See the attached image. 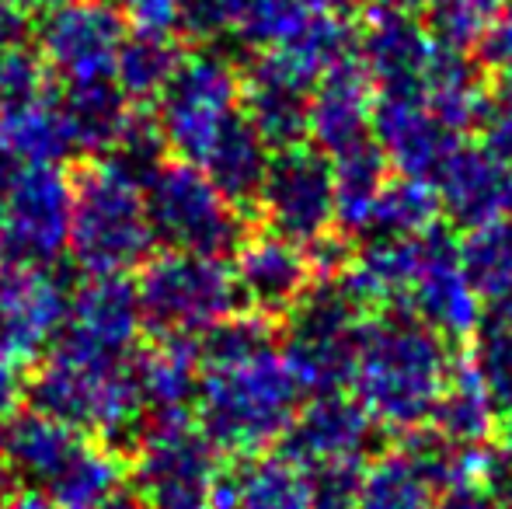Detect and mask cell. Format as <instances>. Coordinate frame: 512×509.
I'll return each instance as SVG.
<instances>
[{
  "mask_svg": "<svg viewBox=\"0 0 512 509\" xmlns=\"http://www.w3.org/2000/svg\"><path fill=\"white\" fill-rule=\"evenodd\" d=\"M453 374L446 339L408 311H384L363 321L352 367V398L394 433H411L432 419Z\"/></svg>",
  "mask_w": 512,
  "mask_h": 509,
  "instance_id": "cell-1",
  "label": "cell"
},
{
  "mask_svg": "<svg viewBox=\"0 0 512 509\" xmlns=\"http://www.w3.org/2000/svg\"><path fill=\"white\" fill-rule=\"evenodd\" d=\"M300 398L304 391L276 349L244 360L203 363L196 391L199 429L223 454H262L290 433Z\"/></svg>",
  "mask_w": 512,
  "mask_h": 509,
  "instance_id": "cell-2",
  "label": "cell"
},
{
  "mask_svg": "<svg viewBox=\"0 0 512 509\" xmlns=\"http://www.w3.org/2000/svg\"><path fill=\"white\" fill-rule=\"evenodd\" d=\"M28 401L35 412L95 436L112 450H133L147 426L140 387L129 360H95L56 346L28 381Z\"/></svg>",
  "mask_w": 512,
  "mask_h": 509,
  "instance_id": "cell-3",
  "label": "cell"
},
{
  "mask_svg": "<svg viewBox=\"0 0 512 509\" xmlns=\"http://www.w3.org/2000/svg\"><path fill=\"white\" fill-rule=\"evenodd\" d=\"M157 238L147 217V196L136 178L98 157L74 178L70 255L88 276H126L154 252Z\"/></svg>",
  "mask_w": 512,
  "mask_h": 509,
  "instance_id": "cell-4",
  "label": "cell"
},
{
  "mask_svg": "<svg viewBox=\"0 0 512 509\" xmlns=\"http://www.w3.org/2000/svg\"><path fill=\"white\" fill-rule=\"evenodd\" d=\"M366 307L342 276H317L286 314L283 360L304 394H335L352 381Z\"/></svg>",
  "mask_w": 512,
  "mask_h": 509,
  "instance_id": "cell-5",
  "label": "cell"
},
{
  "mask_svg": "<svg viewBox=\"0 0 512 509\" xmlns=\"http://www.w3.org/2000/svg\"><path fill=\"white\" fill-rule=\"evenodd\" d=\"M143 328L154 335L203 339L213 325L237 314L241 290L234 269L213 255L164 252L143 262L136 279Z\"/></svg>",
  "mask_w": 512,
  "mask_h": 509,
  "instance_id": "cell-6",
  "label": "cell"
},
{
  "mask_svg": "<svg viewBox=\"0 0 512 509\" xmlns=\"http://www.w3.org/2000/svg\"><path fill=\"white\" fill-rule=\"evenodd\" d=\"M129 457L126 478L143 509H213L220 499L216 447L189 419H147Z\"/></svg>",
  "mask_w": 512,
  "mask_h": 509,
  "instance_id": "cell-7",
  "label": "cell"
},
{
  "mask_svg": "<svg viewBox=\"0 0 512 509\" xmlns=\"http://www.w3.org/2000/svg\"><path fill=\"white\" fill-rule=\"evenodd\" d=\"M154 238L168 252L213 255L237 252L244 234V213L209 182L199 164L168 161L143 189Z\"/></svg>",
  "mask_w": 512,
  "mask_h": 509,
  "instance_id": "cell-8",
  "label": "cell"
},
{
  "mask_svg": "<svg viewBox=\"0 0 512 509\" xmlns=\"http://www.w3.org/2000/svg\"><path fill=\"white\" fill-rule=\"evenodd\" d=\"M241 112V74L213 49L185 53L157 98V126L178 161L199 164L230 116Z\"/></svg>",
  "mask_w": 512,
  "mask_h": 509,
  "instance_id": "cell-9",
  "label": "cell"
},
{
  "mask_svg": "<svg viewBox=\"0 0 512 509\" xmlns=\"http://www.w3.org/2000/svg\"><path fill=\"white\" fill-rule=\"evenodd\" d=\"M4 252L11 262L53 265L70 245L74 178L60 164H21L4 196Z\"/></svg>",
  "mask_w": 512,
  "mask_h": 509,
  "instance_id": "cell-10",
  "label": "cell"
},
{
  "mask_svg": "<svg viewBox=\"0 0 512 509\" xmlns=\"http://www.w3.org/2000/svg\"><path fill=\"white\" fill-rule=\"evenodd\" d=\"M258 210L272 234L300 248L328 238L335 227L331 157L307 143L276 150L258 196Z\"/></svg>",
  "mask_w": 512,
  "mask_h": 509,
  "instance_id": "cell-11",
  "label": "cell"
},
{
  "mask_svg": "<svg viewBox=\"0 0 512 509\" xmlns=\"http://www.w3.org/2000/svg\"><path fill=\"white\" fill-rule=\"evenodd\" d=\"M122 42L126 21L108 0H70L39 25V56L67 88L112 81Z\"/></svg>",
  "mask_w": 512,
  "mask_h": 509,
  "instance_id": "cell-12",
  "label": "cell"
},
{
  "mask_svg": "<svg viewBox=\"0 0 512 509\" xmlns=\"http://www.w3.org/2000/svg\"><path fill=\"white\" fill-rule=\"evenodd\" d=\"M422 245V269L401 311L415 314L446 342L471 339L485 321V304L460 265V241L453 238L450 227L432 224L422 234Z\"/></svg>",
  "mask_w": 512,
  "mask_h": 509,
  "instance_id": "cell-13",
  "label": "cell"
},
{
  "mask_svg": "<svg viewBox=\"0 0 512 509\" xmlns=\"http://www.w3.org/2000/svg\"><path fill=\"white\" fill-rule=\"evenodd\" d=\"M70 311V290L53 265H0V353L32 360L60 339Z\"/></svg>",
  "mask_w": 512,
  "mask_h": 509,
  "instance_id": "cell-14",
  "label": "cell"
},
{
  "mask_svg": "<svg viewBox=\"0 0 512 509\" xmlns=\"http://www.w3.org/2000/svg\"><path fill=\"white\" fill-rule=\"evenodd\" d=\"M373 140L384 150L391 171L429 185H436L450 157L460 150L457 129L446 126L415 91H377Z\"/></svg>",
  "mask_w": 512,
  "mask_h": 509,
  "instance_id": "cell-15",
  "label": "cell"
},
{
  "mask_svg": "<svg viewBox=\"0 0 512 509\" xmlns=\"http://www.w3.org/2000/svg\"><path fill=\"white\" fill-rule=\"evenodd\" d=\"M143 332L136 283L126 276H88L70 293L67 325L56 346L95 360H129Z\"/></svg>",
  "mask_w": 512,
  "mask_h": 509,
  "instance_id": "cell-16",
  "label": "cell"
},
{
  "mask_svg": "<svg viewBox=\"0 0 512 509\" xmlns=\"http://www.w3.org/2000/svg\"><path fill=\"white\" fill-rule=\"evenodd\" d=\"M283 440L286 457L300 468L324 461H366L377 440V419L342 391L314 394L310 405L297 412Z\"/></svg>",
  "mask_w": 512,
  "mask_h": 509,
  "instance_id": "cell-17",
  "label": "cell"
},
{
  "mask_svg": "<svg viewBox=\"0 0 512 509\" xmlns=\"http://www.w3.org/2000/svg\"><path fill=\"white\" fill-rule=\"evenodd\" d=\"M439 42L415 14L377 7L356 39V60L377 91H422Z\"/></svg>",
  "mask_w": 512,
  "mask_h": 509,
  "instance_id": "cell-18",
  "label": "cell"
},
{
  "mask_svg": "<svg viewBox=\"0 0 512 509\" xmlns=\"http://www.w3.org/2000/svg\"><path fill=\"white\" fill-rule=\"evenodd\" d=\"M241 290V304L265 318H286L304 290L314 283L307 248L279 238V234H248L230 265Z\"/></svg>",
  "mask_w": 512,
  "mask_h": 509,
  "instance_id": "cell-19",
  "label": "cell"
},
{
  "mask_svg": "<svg viewBox=\"0 0 512 509\" xmlns=\"http://www.w3.org/2000/svg\"><path fill=\"white\" fill-rule=\"evenodd\" d=\"M373 105H377V88L352 53L349 60L335 63L310 91L307 136L328 157L359 147L373 140Z\"/></svg>",
  "mask_w": 512,
  "mask_h": 509,
  "instance_id": "cell-20",
  "label": "cell"
},
{
  "mask_svg": "<svg viewBox=\"0 0 512 509\" xmlns=\"http://www.w3.org/2000/svg\"><path fill=\"white\" fill-rule=\"evenodd\" d=\"M439 213L464 231L512 217V164L495 157L488 147H464L450 157L436 178Z\"/></svg>",
  "mask_w": 512,
  "mask_h": 509,
  "instance_id": "cell-21",
  "label": "cell"
},
{
  "mask_svg": "<svg viewBox=\"0 0 512 509\" xmlns=\"http://www.w3.org/2000/svg\"><path fill=\"white\" fill-rule=\"evenodd\" d=\"M136 387H140L147 419H185L189 405H196L203 356L199 339L185 335H154L150 346H140L129 356Z\"/></svg>",
  "mask_w": 512,
  "mask_h": 509,
  "instance_id": "cell-22",
  "label": "cell"
},
{
  "mask_svg": "<svg viewBox=\"0 0 512 509\" xmlns=\"http://www.w3.org/2000/svg\"><path fill=\"white\" fill-rule=\"evenodd\" d=\"M84 433L42 412H18L0 429V464L25 485H53L84 450Z\"/></svg>",
  "mask_w": 512,
  "mask_h": 509,
  "instance_id": "cell-23",
  "label": "cell"
},
{
  "mask_svg": "<svg viewBox=\"0 0 512 509\" xmlns=\"http://www.w3.org/2000/svg\"><path fill=\"white\" fill-rule=\"evenodd\" d=\"M269 143L265 136L251 126V119L244 112H234L230 123L220 129V136L213 140V147L206 150V157L199 161V168L209 175V182L230 199L241 213L255 210L258 196H262L265 175H269Z\"/></svg>",
  "mask_w": 512,
  "mask_h": 509,
  "instance_id": "cell-24",
  "label": "cell"
},
{
  "mask_svg": "<svg viewBox=\"0 0 512 509\" xmlns=\"http://www.w3.org/2000/svg\"><path fill=\"white\" fill-rule=\"evenodd\" d=\"M418 95H422V102L429 105L446 126L464 133V129L478 126L492 88H488V81H485V67H481L471 53L439 46L429 70H425V81Z\"/></svg>",
  "mask_w": 512,
  "mask_h": 509,
  "instance_id": "cell-25",
  "label": "cell"
},
{
  "mask_svg": "<svg viewBox=\"0 0 512 509\" xmlns=\"http://www.w3.org/2000/svg\"><path fill=\"white\" fill-rule=\"evenodd\" d=\"M63 116H67L74 150L88 157H105L126 133L136 105L119 91L115 81H91L70 84L67 95L60 98Z\"/></svg>",
  "mask_w": 512,
  "mask_h": 509,
  "instance_id": "cell-26",
  "label": "cell"
},
{
  "mask_svg": "<svg viewBox=\"0 0 512 509\" xmlns=\"http://www.w3.org/2000/svg\"><path fill=\"white\" fill-rule=\"evenodd\" d=\"M220 506L230 509H310L307 475L286 454H251L230 475L220 492Z\"/></svg>",
  "mask_w": 512,
  "mask_h": 509,
  "instance_id": "cell-27",
  "label": "cell"
},
{
  "mask_svg": "<svg viewBox=\"0 0 512 509\" xmlns=\"http://www.w3.org/2000/svg\"><path fill=\"white\" fill-rule=\"evenodd\" d=\"M331 178H335V227L349 238H363L373 217L384 185L391 182V164L377 140H366L331 157Z\"/></svg>",
  "mask_w": 512,
  "mask_h": 509,
  "instance_id": "cell-28",
  "label": "cell"
},
{
  "mask_svg": "<svg viewBox=\"0 0 512 509\" xmlns=\"http://www.w3.org/2000/svg\"><path fill=\"white\" fill-rule=\"evenodd\" d=\"M499 408L488 398L485 384L471 370V363H453V374L439 394L436 408H432L429 426L436 429L443 440L457 443V447H485L495 433L499 422Z\"/></svg>",
  "mask_w": 512,
  "mask_h": 509,
  "instance_id": "cell-29",
  "label": "cell"
},
{
  "mask_svg": "<svg viewBox=\"0 0 512 509\" xmlns=\"http://www.w3.org/2000/svg\"><path fill=\"white\" fill-rule=\"evenodd\" d=\"M0 140L21 164H60L74 157V136L60 98L46 95L0 116Z\"/></svg>",
  "mask_w": 512,
  "mask_h": 509,
  "instance_id": "cell-30",
  "label": "cell"
},
{
  "mask_svg": "<svg viewBox=\"0 0 512 509\" xmlns=\"http://www.w3.org/2000/svg\"><path fill=\"white\" fill-rule=\"evenodd\" d=\"M182 56L185 53L178 49L175 39L136 32L133 39L122 42L112 81L119 84V91L133 105L157 102V98H161V91L168 88V81L175 77Z\"/></svg>",
  "mask_w": 512,
  "mask_h": 509,
  "instance_id": "cell-31",
  "label": "cell"
},
{
  "mask_svg": "<svg viewBox=\"0 0 512 509\" xmlns=\"http://www.w3.org/2000/svg\"><path fill=\"white\" fill-rule=\"evenodd\" d=\"M122 485H126V461L119 450L88 440L81 454L67 464V471L49 485V496L63 509H98Z\"/></svg>",
  "mask_w": 512,
  "mask_h": 509,
  "instance_id": "cell-32",
  "label": "cell"
},
{
  "mask_svg": "<svg viewBox=\"0 0 512 509\" xmlns=\"http://www.w3.org/2000/svg\"><path fill=\"white\" fill-rule=\"evenodd\" d=\"M439 489L401 450L366 464L356 509H436Z\"/></svg>",
  "mask_w": 512,
  "mask_h": 509,
  "instance_id": "cell-33",
  "label": "cell"
},
{
  "mask_svg": "<svg viewBox=\"0 0 512 509\" xmlns=\"http://www.w3.org/2000/svg\"><path fill=\"white\" fill-rule=\"evenodd\" d=\"M439 224V199L429 182L418 178H391L380 192L363 238H415Z\"/></svg>",
  "mask_w": 512,
  "mask_h": 509,
  "instance_id": "cell-34",
  "label": "cell"
},
{
  "mask_svg": "<svg viewBox=\"0 0 512 509\" xmlns=\"http://www.w3.org/2000/svg\"><path fill=\"white\" fill-rule=\"evenodd\" d=\"M460 265L481 304L512 293V217L467 231V238L460 241Z\"/></svg>",
  "mask_w": 512,
  "mask_h": 509,
  "instance_id": "cell-35",
  "label": "cell"
},
{
  "mask_svg": "<svg viewBox=\"0 0 512 509\" xmlns=\"http://www.w3.org/2000/svg\"><path fill=\"white\" fill-rule=\"evenodd\" d=\"M506 4L509 0H443V4L432 11L429 32L436 35L439 46L471 53Z\"/></svg>",
  "mask_w": 512,
  "mask_h": 509,
  "instance_id": "cell-36",
  "label": "cell"
},
{
  "mask_svg": "<svg viewBox=\"0 0 512 509\" xmlns=\"http://www.w3.org/2000/svg\"><path fill=\"white\" fill-rule=\"evenodd\" d=\"M467 363L485 384L499 415L512 419V328L485 325V332L474 339V353Z\"/></svg>",
  "mask_w": 512,
  "mask_h": 509,
  "instance_id": "cell-37",
  "label": "cell"
},
{
  "mask_svg": "<svg viewBox=\"0 0 512 509\" xmlns=\"http://www.w3.org/2000/svg\"><path fill=\"white\" fill-rule=\"evenodd\" d=\"M49 95V67L28 46L0 53V116Z\"/></svg>",
  "mask_w": 512,
  "mask_h": 509,
  "instance_id": "cell-38",
  "label": "cell"
},
{
  "mask_svg": "<svg viewBox=\"0 0 512 509\" xmlns=\"http://www.w3.org/2000/svg\"><path fill=\"white\" fill-rule=\"evenodd\" d=\"M310 509H356L366 461H324L304 468Z\"/></svg>",
  "mask_w": 512,
  "mask_h": 509,
  "instance_id": "cell-39",
  "label": "cell"
},
{
  "mask_svg": "<svg viewBox=\"0 0 512 509\" xmlns=\"http://www.w3.org/2000/svg\"><path fill=\"white\" fill-rule=\"evenodd\" d=\"M481 147H488L495 157L512 164V74L495 77V88L488 95V105L478 119Z\"/></svg>",
  "mask_w": 512,
  "mask_h": 509,
  "instance_id": "cell-40",
  "label": "cell"
},
{
  "mask_svg": "<svg viewBox=\"0 0 512 509\" xmlns=\"http://www.w3.org/2000/svg\"><path fill=\"white\" fill-rule=\"evenodd\" d=\"M129 21L140 35H164L175 39L185 28V11L189 0H126Z\"/></svg>",
  "mask_w": 512,
  "mask_h": 509,
  "instance_id": "cell-41",
  "label": "cell"
},
{
  "mask_svg": "<svg viewBox=\"0 0 512 509\" xmlns=\"http://www.w3.org/2000/svg\"><path fill=\"white\" fill-rule=\"evenodd\" d=\"M478 63L492 70L495 77L512 74V0L499 11V18L488 25L478 42Z\"/></svg>",
  "mask_w": 512,
  "mask_h": 509,
  "instance_id": "cell-42",
  "label": "cell"
},
{
  "mask_svg": "<svg viewBox=\"0 0 512 509\" xmlns=\"http://www.w3.org/2000/svg\"><path fill=\"white\" fill-rule=\"evenodd\" d=\"M28 381H32V374H28L25 360L0 353V429H4L28 401Z\"/></svg>",
  "mask_w": 512,
  "mask_h": 509,
  "instance_id": "cell-43",
  "label": "cell"
},
{
  "mask_svg": "<svg viewBox=\"0 0 512 509\" xmlns=\"http://www.w3.org/2000/svg\"><path fill=\"white\" fill-rule=\"evenodd\" d=\"M32 35V11L18 0H0V53L28 46Z\"/></svg>",
  "mask_w": 512,
  "mask_h": 509,
  "instance_id": "cell-44",
  "label": "cell"
},
{
  "mask_svg": "<svg viewBox=\"0 0 512 509\" xmlns=\"http://www.w3.org/2000/svg\"><path fill=\"white\" fill-rule=\"evenodd\" d=\"M436 509H502L495 503V496L478 482H467V485H453L439 496Z\"/></svg>",
  "mask_w": 512,
  "mask_h": 509,
  "instance_id": "cell-45",
  "label": "cell"
},
{
  "mask_svg": "<svg viewBox=\"0 0 512 509\" xmlns=\"http://www.w3.org/2000/svg\"><path fill=\"white\" fill-rule=\"evenodd\" d=\"M0 509H63L49 492H42L39 485H21L18 492L7 496V503Z\"/></svg>",
  "mask_w": 512,
  "mask_h": 509,
  "instance_id": "cell-46",
  "label": "cell"
},
{
  "mask_svg": "<svg viewBox=\"0 0 512 509\" xmlns=\"http://www.w3.org/2000/svg\"><path fill=\"white\" fill-rule=\"evenodd\" d=\"M485 314H488V325L512 328V293H506V297H499V300H488Z\"/></svg>",
  "mask_w": 512,
  "mask_h": 509,
  "instance_id": "cell-47",
  "label": "cell"
},
{
  "mask_svg": "<svg viewBox=\"0 0 512 509\" xmlns=\"http://www.w3.org/2000/svg\"><path fill=\"white\" fill-rule=\"evenodd\" d=\"M380 7H391V11H401V14H432L443 0H377Z\"/></svg>",
  "mask_w": 512,
  "mask_h": 509,
  "instance_id": "cell-48",
  "label": "cell"
},
{
  "mask_svg": "<svg viewBox=\"0 0 512 509\" xmlns=\"http://www.w3.org/2000/svg\"><path fill=\"white\" fill-rule=\"evenodd\" d=\"M18 4H25L28 11H42V14H49V11H56V7L70 4V0H18Z\"/></svg>",
  "mask_w": 512,
  "mask_h": 509,
  "instance_id": "cell-49",
  "label": "cell"
},
{
  "mask_svg": "<svg viewBox=\"0 0 512 509\" xmlns=\"http://www.w3.org/2000/svg\"><path fill=\"white\" fill-rule=\"evenodd\" d=\"M11 482H14V478L11 475H7V468H4V464H0V506H4L7 503V496H11Z\"/></svg>",
  "mask_w": 512,
  "mask_h": 509,
  "instance_id": "cell-50",
  "label": "cell"
},
{
  "mask_svg": "<svg viewBox=\"0 0 512 509\" xmlns=\"http://www.w3.org/2000/svg\"><path fill=\"white\" fill-rule=\"evenodd\" d=\"M4 196V192H0ZM0 252H4V206H0Z\"/></svg>",
  "mask_w": 512,
  "mask_h": 509,
  "instance_id": "cell-51",
  "label": "cell"
},
{
  "mask_svg": "<svg viewBox=\"0 0 512 509\" xmlns=\"http://www.w3.org/2000/svg\"><path fill=\"white\" fill-rule=\"evenodd\" d=\"M506 433H509L506 436V447H512V419H506Z\"/></svg>",
  "mask_w": 512,
  "mask_h": 509,
  "instance_id": "cell-52",
  "label": "cell"
},
{
  "mask_svg": "<svg viewBox=\"0 0 512 509\" xmlns=\"http://www.w3.org/2000/svg\"><path fill=\"white\" fill-rule=\"evenodd\" d=\"M220 509H230V506H220Z\"/></svg>",
  "mask_w": 512,
  "mask_h": 509,
  "instance_id": "cell-53",
  "label": "cell"
},
{
  "mask_svg": "<svg viewBox=\"0 0 512 509\" xmlns=\"http://www.w3.org/2000/svg\"><path fill=\"white\" fill-rule=\"evenodd\" d=\"M108 4H115V0H108Z\"/></svg>",
  "mask_w": 512,
  "mask_h": 509,
  "instance_id": "cell-54",
  "label": "cell"
}]
</instances>
